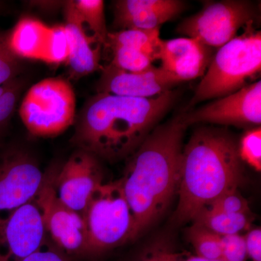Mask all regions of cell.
<instances>
[{"label": "cell", "instance_id": "7", "mask_svg": "<svg viewBox=\"0 0 261 261\" xmlns=\"http://www.w3.org/2000/svg\"><path fill=\"white\" fill-rule=\"evenodd\" d=\"M255 8L243 0L207 2L199 13L185 19L177 32L197 39L207 47H221L237 37V33L253 23Z\"/></svg>", "mask_w": 261, "mask_h": 261}, {"label": "cell", "instance_id": "32", "mask_svg": "<svg viewBox=\"0 0 261 261\" xmlns=\"http://www.w3.org/2000/svg\"><path fill=\"white\" fill-rule=\"evenodd\" d=\"M168 261H224L221 260H209V259L202 258V257L196 256H189L183 257L180 254L176 253L171 250L168 255Z\"/></svg>", "mask_w": 261, "mask_h": 261}, {"label": "cell", "instance_id": "29", "mask_svg": "<svg viewBox=\"0 0 261 261\" xmlns=\"http://www.w3.org/2000/svg\"><path fill=\"white\" fill-rule=\"evenodd\" d=\"M246 245L247 256L252 261H261V230L253 228L244 236Z\"/></svg>", "mask_w": 261, "mask_h": 261}, {"label": "cell", "instance_id": "3", "mask_svg": "<svg viewBox=\"0 0 261 261\" xmlns=\"http://www.w3.org/2000/svg\"><path fill=\"white\" fill-rule=\"evenodd\" d=\"M238 143L224 128L201 127L184 146L178 202L173 216L177 224L192 221L197 213L230 190L243 177Z\"/></svg>", "mask_w": 261, "mask_h": 261}, {"label": "cell", "instance_id": "22", "mask_svg": "<svg viewBox=\"0 0 261 261\" xmlns=\"http://www.w3.org/2000/svg\"><path fill=\"white\" fill-rule=\"evenodd\" d=\"M112 49L113 59L110 65L123 70L138 72L152 66L153 59L142 53L122 46L110 47Z\"/></svg>", "mask_w": 261, "mask_h": 261}, {"label": "cell", "instance_id": "27", "mask_svg": "<svg viewBox=\"0 0 261 261\" xmlns=\"http://www.w3.org/2000/svg\"><path fill=\"white\" fill-rule=\"evenodd\" d=\"M18 72V58L10 49L5 34L0 33V86L15 80Z\"/></svg>", "mask_w": 261, "mask_h": 261}, {"label": "cell", "instance_id": "31", "mask_svg": "<svg viewBox=\"0 0 261 261\" xmlns=\"http://www.w3.org/2000/svg\"><path fill=\"white\" fill-rule=\"evenodd\" d=\"M19 261H64L54 250L45 246V244L37 251Z\"/></svg>", "mask_w": 261, "mask_h": 261}, {"label": "cell", "instance_id": "4", "mask_svg": "<svg viewBox=\"0 0 261 261\" xmlns=\"http://www.w3.org/2000/svg\"><path fill=\"white\" fill-rule=\"evenodd\" d=\"M253 23L245 32L219 48L196 89L189 107L215 98H221L243 88L247 81L260 73L261 33Z\"/></svg>", "mask_w": 261, "mask_h": 261}, {"label": "cell", "instance_id": "25", "mask_svg": "<svg viewBox=\"0 0 261 261\" xmlns=\"http://www.w3.org/2000/svg\"><path fill=\"white\" fill-rule=\"evenodd\" d=\"M68 56L69 43L64 25L51 27L44 62L59 64L68 61Z\"/></svg>", "mask_w": 261, "mask_h": 261}, {"label": "cell", "instance_id": "6", "mask_svg": "<svg viewBox=\"0 0 261 261\" xmlns=\"http://www.w3.org/2000/svg\"><path fill=\"white\" fill-rule=\"evenodd\" d=\"M19 113L32 135L42 137L60 135L75 121L73 87L61 78L42 80L29 89Z\"/></svg>", "mask_w": 261, "mask_h": 261}, {"label": "cell", "instance_id": "20", "mask_svg": "<svg viewBox=\"0 0 261 261\" xmlns=\"http://www.w3.org/2000/svg\"><path fill=\"white\" fill-rule=\"evenodd\" d=\"M74 5L89 36L100 45L107 42L108 32L102 0H75Z\"/></svg>", "mask_w": 261, "mask_h": 261}, {"label": "cell", "instance_id": "19", "mask_svg": "<svg viewBox=\"0 0 261 261\" xmlns=\"http://www.w3.org/2000/svg\"><path fill=\"white\" fill-rule=\"evenodd\" d=\"M192 222L200 224L219 236H225L249 229L252 218L250 214H228L205 207L197 213Z\"/></svg>", "mask_w": 261, "mask_h": 261}, {"label": "cell", "instance_id": "21", "mask_svg": "<svg viewBox=\"0 0 261 261\" xmlns=\"http://www.w3.org/2000/svg\"><path fill=\"white\" fill-rule=\"evenodd\" d=\"M187 238L195 249L197 256L209 260H222L219 235L200 224L192 223L187 231Z\"/></svg>", "mask_w": 261, "mask_h": 261}, {"label": "cell", "instance_id": "17", "mask_svg": "<svg viewBox=\"0 0 261 261\" xmlns=\"http://www.w3.org/2000/svg\"><path fill=\"white\" fill-rule=\"evenodd\" d=\"M50 30L51 27L40 20L24 18L5 36L10 49L17 58L44 61Z\"/></svg>", "mask_w": 261, "mask_h": 261}, {"label": "cell", "instance_id": "10", "mask_svg": "<svg viewBox=\"0 0 261 261\" xmlns=\"http://www.w3.org/2000/svg\"><path fill=\"white\" fill-rule=\"evenodd\" d=\"M183 118L188 126L210 123L239 127L260 126L261 82L248 84L191 112L183 113Z\"/></svg>", "mask_w": 261, "mask_h": 261}, {"label": "cell", "instance_id": "9", "mask_svg": "<svg viewBox=\"0 0 261 261\" xmlns=\"http://www.w3.org/2000/svg\"><path fill=\"white\" fill-rule=\"evenodd\" d=\"M55 173L46 175L34 201L42 214L46 233L68 252H84L86 230L82 215L65 205L57 195Z\"/></svg>", "mask_w": 261, "mask_h": 261}, {"label": "cell", "instance_id": "2", "mask_svg": "<svg viewBox=\"0 0 261 261\" xmlns=\"http://www.w3.org/2000/svg\"><path fill=\"white\" fill-rule=\"evenodd\" d=\"M187 127L183 113L158 125L128 159L120 181L133 216L132 240L162 216L177 194Z\"/></svg>", "mask_w": 261, "mask_h": 261}, {"label": "cell", "instance_id": "28", "mask_svg": "<svg viewBox=\"0 0 261 261\" xmlns=\"http://www.w3.org/2000/svg\"><path fill=\"white\" fill-rule=\"evenodd\" d=\"M221 253L224 261H247L245 238L240 233L220 236Z\"/></svg>", "mask_w": 261, "mask_h": 261}, {"label": "cell", "instance_id": "5", "mask_svg": "<svg viewBox=\"0 0 261 261\" xmlns=\"http://www.w3.org/2000/svg\"><path fill=\"white\" fill-rule=\"evenodd\" d=\"M82 216L86 230L84 252L100 253L132 240L133 216L120 179L98 186Z\"/></svg>", "mask_w": 261, "mask_h": 261}, {"label": "cell", "instance_id": "12", "mask_svg": "<svg viewBox=\"0 0 261 261\" xmlns=\"http://www.w3.org/2000/svg\"><path fill=\"white\" fill-rule=\"evenodd\" d=\"M103 183L97 158L84 150L72 154L58 173L54 184L60 200L82 215L91 195Z\"/></svg>", "mask_w": 261, "mask_h": 261}, {"label": "cell", "instance_id": "24", "mask_svg": "<svg viewBox=\"0 0 261 261\" xmlns=\"http://www.w3.org/2000/svg\"><path fill=\"white\" fill-rule=\"evenodd\" d=\"M21 84L17 79L0 86V143L16 107Z\"/></svg>", "mask_w": 261, "mask_h": 261}, {"label": "cell", "instance_id": "30", "mask_svg": "<svg viewBox=\"0 0 261 261\" xmlns=\"http://www.w3.org/2000/svg\"><path fill=\"white\" fill-rule=\"evenodd\" d=\"M171 249L165 244L158 243L149 247L139 261H168Z\"/></svg>", "mask_w": 261, "mask_h": 261}, {"label": "cell", "instance_id": "26", "mask_svg": "<svg viewBox=\"0 0 261 261\" xmlns=\"http://www.w3.org/2000/svg\"><path fill=\"white\" fill-rule=\"evenodd\" d=\"M206 207L228 214H251L248 202L239 193L238 189L225 192Z\"/></svg>", "mask_w": 261, "mask_h": 261}, {"label": "cell", "instance_id": "16", "mask_svg": "<svg viewBox=\"0 0 261 261\" xmlns=\"http://www.w3.org/2000/svg\"><path fill=\"white\" fill-rule=\"evenodd\" d=\"M64 27L69 43L68 63L70 73L81 78L100 68V44L89 35L84 28L74 1L65 3Z\"/></svg>", "mask_w": 261, "mask_h": 261}, {"label": "cell", "instance_id": "14", "mask_svg": "<svg viewBox=\"0 0 261 261\" xmlns=\"http://www.w3.org/2000/svg\"><path fill=\"white\" fill-rule=\"evenodd\" d=\"M213 58L212 48L193 38L161 41V68L181 82L203 76Z\"/></svg>", "mask_w": 261, "mask_h": 261}, {"label": "cell", "instance_id": "1", "mask_svg": "<svg viewBox=\"0 0 261 261\" xmlns=\"http://www.w3.org/2000/svg\"><path fill=\"white\" fill-rule=\"evenodd\" d=\"M170 90L152 98L97 93L85 103L72 142L81 150L110 161L128 159L176 102Z\"/></svg>", "mask_w": 261, "mask_h": 261}, {"label": "cell", "instance_id": "15", "mask_svg": "<svg viewBox=\"0 0 261 261\" xmlns=\"http://www.w3.org/2000/svg\"><path fill=\"white\" fill-rule=\"evenodd\" d=\"M185 8L179 0H118L114 3V27L120 30L160 28Z\"/></svg>", "mask_w": 261, "mask_h": 261}, {"label": "cell", "instance_id": "18", "mask_svg": "<svg viewBox=\"0 0 261 261\" xmlns=\"http://www.w3.org/2000/svg\"><path fill=\"white\" fill-rule=\"evenodd\" d=\"M162 39L160 28L153 29H124L108 33L106 45L122 46L145 53L151 58L159 60Z\"/></svg>", "mask_w": 261, "mask_h": 261}, {"label": "cell", "instance_id": "13", "mask_svg": "<svg viewBox=\"0 0 261 261\" xmlns=\"http://www.w3.org/2000/svg\"><path fill=\"white\" fill-rule=\"evenodd\" d=\"M181 83L161 67L152 65L138 72L126 71L108 65L97 83V93L124 97L152 98L172 90Z\"/></svg>", "mask_w": 261, "mask_h": 261}, {"label": "cell", "instance_id": "8", "mask_svg": "<svg viewBox=\"0 0 261 261\" xmlns=\"http://www.w3.org/2000/svg\"><path fill=\"white\" fill-rule=\"evenodd\" d=\"M45 174L23 149L0 143V221L35 198Z\"/></svg>", "mask_w": 261, "mask_h": 261}, {"label": "cell", "instance_id": "23", "mask_svg": "<svg viewBox=\"0 0 261 261\" xmlns=\"http://www.w3.org/2000/svg\"><path fill=\"white\" fill-rule=\"evenodd\" d=\"M240 159L253 168L261 171V128L255 127L245 132L238 144Z\"/></svg>", "mask_w": 261, "mask_h": 261}, {"label": "cell", "instance_id": "11", "mask_svg": "<svg viewBox=\"0 0 261 261\" xmlns=\"http://www.w3.org/2000/svg\"><path fill=\"white\" fill-rule=\"evenodd\" d=\"M40 210L33 200L0 221V261H19L44 245Z\"/></svg>", "mask_w": 261, "mask_h": 261}]
</instances>
